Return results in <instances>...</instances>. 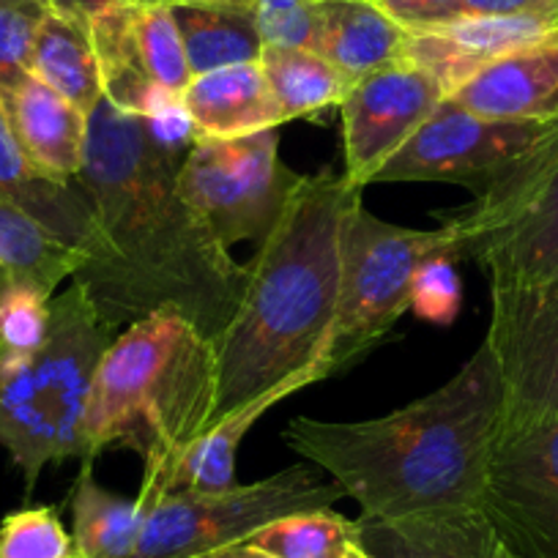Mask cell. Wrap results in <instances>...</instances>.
<instances>
[{
	"label": "cell",
	"mask_w": 558,
	"mask_h": 558,
	"mask_svg": "<svg viewBox=\"0 0 558 558\" xmlns=\"http://www.w3.org/2000/svg\"><path fill=\"white\" fill-rule=\"evenodd\" d=\"M83 263V250L58 239L14 203L0 201V296L20 286L56 296Z\"/></svg>",
	"instance_id": "cb8c5ba5"
},
{
	"label": "cell",
	"mask_w": 558,
	"mask_h": 558,
	"mask_svg": "<svg viewBox=\"0 0 558 558\" xmlns=\"http://www.w3.org/2000/svg\"><path fill=\"white\" fill-rule=\"evenodd\" d=\"M460 17H536L558 23V0H463Z\"/></svg>",
	"instance_id": "e575fe53"
},
{
	"label": "cell",
	"mask_w": 558,
	"mask_h": 558,
	"mask_svg": "<svg viewBox=\"0 0 558 558\" xmlns=\"http://www.w3.org/2000/svg\"><path fill=\"white\" fill-rule=\"evenodd\" d=\"M320 378H326L324 369H304V373L282 380L271 391L255 397V400L241 405L235 413L225 416L222 422H217L211 430L203 433L201 438H195L181 452V458L175 460L168 480H165L162 496H170V493H217L239 485L235 482V454H239L241 441L252 430V425L263 413L271 411L277 402L307 389V386H313Z\"/></svg>",
	"instance_id": "7402d4cb"
},
{
	"label": "cell",
	"mask_w": 558,
	"mask_h": 558,
	"mask_svg": "<svg viewBox=\"0 0 558 558\" xmlns=\"http://www.w3.org/2000/svg\"><path fill=\"white\" fill-rule=\"evenodd\" d=\"M217 364L206 335L159 310L126 326L101 356L85 416L88 458L126 447L143 460L137 501L162 496L175 460L211 427Z\"/></svg>",
	"instance_id": "277c9868"
},
{
	"label": "cell",
	"mask_w": 558,
	"mask_h": 558,
	"mask_svg": "<svg viewBox=\"0 0 558 558\" xmlns=\"http://www.w3.org/2000/svg\"><path fill=\"white\" fill-rule=\"evenodd\" d=\"M444 228L454 260L480 263L490 286L558 277V132Z\"/></svg>",
	"instance_id": "52a82bcc"
},
{
	"label": "cell",
	"mask_w": 558,
	"mask_h": 558,
	"mask_svg": "<svg viewBox=\"0 0 558 558\" xmlns=\"http://www.w3.org/2000/svg\"><path fill=\"white\" fill-rule=\"evenodd\" d=\"M558 132V121H507L465 110L447 99L380 168L375 184L444 181L485 195L501 175Z\"/></svg>",
	"instance_id": "30bf717a"
},
{
	"label": "cell",
	"mask_w": 558,
	"mask_h": 558,
	"mask_svg": "<svg viewBox=\"0 0 558 558\" xmlns=\"http://www.w3.org/2000/svg\"><path fill=\"white\" fill-rule=\"evenodd\" d=\"M345 493L310 465H291L252 485L217 493H170L143 507L132 558H203L246 542L266 525L326 509Z\"/></svg>",
	"instance_id": "ba28073f"
},
{
	"label": "cell",
	"mask_w": 558,
	"mask_h": 558,
	"mask_svg": "<svg viewBox=\"0 0 558 558\" xmlns=\"http://www.w3.org/2000/svg\"><path fill=\"white\" fill-rule=\"evenodd\" d=\"M170 12L192 77L235 63L260 61L263 41L250 0H175Z\"/></svg>",
	"instance_id": "603a6c76"
},
{
	"label": "cell",
	"mask_w": 558,
	"mask_h": 558,
	"mask_svg": "<svg viewBox=\"0 0 558 558\" xmlns=\"http://www.w3.org/2000/svg\"><path fill=\"white\" fill-rule=\"evenodd\" d=\"M362 192L342 173L304 175L279 222L244 263V296L230 324L211 337V427L304 369L326 373L340 304L342 228Z\"/></svg>",
	"instance_id": "3957f363"
},
{
	"label": "cell",
	"mask_w": 558,
	"mask_h": 558,
	"mask_svg": "<svg viewBox=\"0 0 558 558\" xmlns=\"http://www.w3.org/2000/svg\"><path fill=\"white\" fill-rule=\"evenodd\" d=\"M52 9H61V12L80 14V17H94L96 12L107 7H116V3H175V0H50Z\"/></svg>",
	"instance_id": "d590c367"
},
{
	"label": "cell",
	"mask_w": 558,
	"mask_h": 558,
	"mask_svg": "<svg viewBox=\"0 0 558 558\" xmlns=\"http://www.w3.org/2000/svg\"><path fill=\"white\" fill-rule=\"evenodd\" d=\"M449 99L476 116L558 121V31L482 66Z\"/></svg>",
	"instance_id": "2e32d148"
},
{
	"label": "cell",
	"mask_w": 558,
	"mask_h": 558,
	"mask_svg": "<svg viewBox=\"0 0 558 558\" xmlns=\"http://www.w3.org/2000/svg\"><path fill=\"white\" fill-rule=\"evenodd\" d=\"M88 23L101 90L116 110L146 118L179 105L192 69L170 3H116Z\"/></svg>",
	"instance_id": "8fae6325"
},
{
	"label": "cell",
	"mask_w": 558,
	"mask_h": 558,
	"mask_svg": "<svg viewBox=\"0 0 558 558\" xmlns=\"http://www.w3.org/2000/svg\"><path fill=\"white\" fill-rule=\"evenodd\" d=\"M195 137L181 101L143 118L101 96L88 112L77 181L96 235L72 279L112 329L173 310L211 340L244 296L246 268L179 190V168Z\"/></svg>",
	"instance_id": "6da1fadb"
},
{
	"label": "cell",
	"mask_w": 558,
	"mask_h": 558,
	"mask_svg": "<svg viewBox=\"0 0 558 558\" xmlns=\"http://www.w3.org/2000/svg\"><path fill=\"white\" fill-rule=\"evenodd\" d=\"M257 63L286 121L337 110L351 85L326 58L302 47H263Z\"/></svg>",
	"instance_id": "4316f807"
},
{
	"label": "cell",
	"mask_w": 558,
	"mask_h": 558,
	"mask_svg": "<svg viewBox=\"0 0 558 558\" xmlns=\"http://www.w3.org/2000/svg\"><path fill=\"white\" fill-rule=\"evenodd\" d=\"M359 542L375 558H523L482 507L402 520L359 518Z\"/></svg>",
	"instance_id": "9a60e30c"
},
{
	"label": "cell",
	"mask_w": 558,
	"mask_h": 558,
	"mask_svg": "<svg viewBox=\"0 0 558 558\" xmlns=\"http://www.w3.org/2000/svg\"><path fill=\"white\" fill-rule=\"evenodd\" d=\"M463 302L458 260L438 255L418 266L411 288V310L427 324L447 326L458 318Z\"/></svg>",
	"instance_id": "d6a6232c"
},
{
	"label": "cell",
	"mask_w": 558,
	"mask_h": 558,
	"mask_svg": "<svg viewBox=\"0 0 558 558\" xmlns=\"http://www.w3.org/2000/svg\"><path fill=\"white\" fill-rule=\"evenodd\" d=\"M181 110L186 112L197 137H246L288 123L257 61L192 77L181 94Z\"/></svg>",
	"instance_id": "d6986e66"
},
{
	"label": "cell",
	"mask_w": 558,
	"mask_h": 558,
	"mask_svg": "<svg viewBox=\"0 0 558 558\" xmlns=\"http://www.w3.org/2000/svg\"><path fill=\"white\" fill-rule=\"evenodd\" d=\"M246 545L274 558H345L359 545V520L335 509H310L266 525Z\"/></svg>",
	"instance_id": "83f0119b"
},
{
	"label": "cell",
	"mask_w": 558,
	"mask_h": 558,
	"mask_svg": "<svg viewBox=\"0 0 558 558\" xmlns=\"http://www.w3.org/2000/svg\"><path fill=\"white\" fill-rule=\"evenodd\" d=\"M77 558H132L143 529L137 498L118 496L94 480V460H85L69 493Z\"/></svg>",
	"instance_id": "484cf974"
},
{
	"label": "cell",
	"mask_w": 558,
	"mask_h": 558,
	"mask_svg": "<svg viewBox=\"0 0 558 558\" xmlns=\"http://www.w3.org/2000/svg\"><path fill=\"white\" fill-rule=\"evenodd\" d=\"M391 20L405 31H430L460 20V3L463 0H375Z\"/></svg>",
	"instance_id": "836d02e7"
},
{
	"label": "cell",
	"mask_w": 558,
	"mask_h": 558,
	"mask_svg": "<svg viewBox=\"0 0 558 558\" xmlns=\"http://www.w3.org/2000/svg\"><path fill=\"white\" fill-rule=\"evenodd\" d=\"M558 23L536 17H460L408 39L405 58L418 63L452 94L496 58L545 39Z\"/></svg>",
	"instance_id": "e0dca14e"
},
{
	"label": "cell",
	"mask_w": 558,
	"mask_h": 558,
	"mask_svg": "<svg viewBox=\"0 0 558 558\" xmlns=\"http://www.w3.org/2000/svg\"><path fill=\"white\" fill-rule=\"evenodd\" d=\"M482 509L523 558H558V416L498 430Z\"/></svg>",
	"instance_id": "4fadbf2b"
},
{
	"label": "cell",
	"mask_w": 558,
	"mask_h": 558,
	"mask_svg": "<svg viewBox=\"0 0 558 558\" xmlns=\"http://www.w3.org/2000/svg\"><path fill=\"white\" fill-rule=\"evenodd\" d=\"M203 558H274V556H268V553H263V550H257V547L241 542V545L225 547V550H217V553H211V556H203Z\"/></svg>",
	"instance_id": "8d00e7d4"
},
{
	"label": "cell",
	"mask_w": 558,
	"mask_h": 558,
	"mask_svg": "<svg viewBox=\"0 0 558 558\" xmlns=\"http://www.w3.org/2000/svg\"><path fill=\"white\" fill-rule=\"evenodd\" d=\"M50 9V0H0V90L31 77L36 36Z\"/></svg>",
	"instance_id": "f546056e"
},
{
	"label": "cell",
	"mask_w": 558,
	"mask_h": 558,
	"mask_svg": "<svg viewBox=\"0 0 558 558\" xmlns=\"http://www.w3.org/2000/svg\"><path fill=\"white\" fill-rule=\"evenodd\" d=\"M50 293L20 286L0 296V351L28 356L50 331Z\"/></svg>",
	"instance_id": "4dcf8cb0"
},
{
	"label": "cell",
	"mask_w": 558,
	"mask_h": 558,
	"mask_svg": "<svg viewBox=\"0 0 558 558\" xmlns=\"http://www.w3.org/2000/svg\"><path fill=\"white\" fill-rule=\"evenodd\" d=\"M263 47L313 50L320 0H250Z\"/></svg>",
	"instance_id": "1f68e13d"
},
{
	"label": "cell",
	"mask_w": 558,
	"mask_h": 558,
	"mask_svg": "<svg viewBox=\"0 0 558 558\" xmlns=\"http://www.w3.org/2000/svg\"><path fill=\"white\" fill-rule=\"evenodd\" d=\"M452 255L447 228L411 230L384 222L353 203L342 228L340 304L331 331L326 373L353 367L367 356L397 320L411 310V288L418 266L430 257Z\"/></svg>",
	"instance_id": "8992f818"
},
{
	"label": "cell",
	"mask_w": 558,
	"mask_h": 558,
	"mask_svg": "<svg viewBox=\"0 0 558 558\" xmlns=\"http://www.w3.org/2000/svg\"><path fill=\"white\" fill-rule=\"evenodd\" d=\"M485 345L501 380V430L558 416V277L490 286Z\"/></svg>",
	"instance_id": "7c38bea8"
},
{
	"label": "cell",
	"mask_w": 558,
	"mask_h": 558,
	"mask_svg": "<svg viewBox=\"0 0 558 558\" xmlns=\"http://www.w3.org/2000/svg\"><path fill=\"white\" fill-rule=\"evenodd\" d=\"M447 88L418 63L402 61L353 80L340 101L345 175L367 190L386 162L447 99Z\"/></svg>",
	"instance_id": "5bb4252c"
},
{
	"label": "cell",
	"mask_w": 558,
	"mask_h": 558,
	"mask_svg": "<svg viewBox=\"0 0 558 558\" xmlns=\"http://www.w3.org/2000/svg\"><path fill=\"white\" fill-rule=\"evenodd\" d=\"M304 175L279 157V129L246 137H195L179 168V190L225 246L260 244Z\"/></svg>",
	"instance_id": "9c48e42d"
},
{
	"label": "cell",
	"mask_w": 558,
	"mask_h": 558,
	"mask_svg": "<svg viewBox=\"0 0 558 558\" xmlns=\"http://www.w3.org/2000/svg\"><path fill=\"white\" fill-rule=\"evenodd\" d=\"M31 77L50 85L83 112L99 105L105 90L88 17L50 9L36 36Z\"/></svg>",
	"instance_id": "d4e9b609"
},
{
	"label": "cell",
	"mask_w": 558,
	"mask_h": 558,
	"mask_svg": "<svg viewBox=\"0 0 558 558\" xmlns=\"http://www.w3.org/2000/svg\"><path fill=\"white\" fill-rule=\"evenodd\" d=\"M0 558H77L58 507H23L0 520Z\"/></svg>",
	"instance_id": "f1b7e54d"
},
{
	"label": "cell",
	"mask_w": 558,
	"mask_h": 558,
	"mask_svg": "<svg viewBox=\"0 0 558 558\" xmlns=\"http://www.w3.org/2000/svg\"><path fill=\"white\" fill-rule=\"evenodd\" d=\"M411 31L391 20L375 0H320L313 52L345 80H359L402 61Z\"/></svg>",
	"instance_id": "ffe728a7"
},
{
	"label": "cell",
	"mask_w": 558,
	"mask_h": 558,
	"mask_svg": "<svg viewBox=\"0 0 558 558\" xmlns=\"http://www.w3.org/2000/svg\"><path fill=\"white\" fill-rule=\"evenodd\" d=\"M0 201L14 203L66 244L88 252L96 225L80 181H56L41 175L20 151L0 105Z\"/></svg>",
	"instance_id": "44dd1931"
},
{
	"label": "cell",
	"mask_w": 558,
	"mask_h": 558,
	"mask_svg": "<svg viewBox=\"0 0 558 558\" xmlns=\"http://www.w3.org/2000/svg\"><path fill=\"white\" fill-rule=\"evenodd\" d=\"M0 105L20 151L41 175L77 181L88 146V112L36 77L0 90Z\"/></svg>",
	"instance_id": "ac0fdd59"
},
{
	"label": "cell",
	"mask_w": 558,
	"mask_h": 558,
	"mask_svg": "<svg viewBox=\"0 0 558 558\" xmlns=\"http://www.w3.org/2000/svg\"><path fill=\"white\" fill-rule=\"evenodd\" d=\"M116 329L101 320L88 291L69 279L50 302V331L28 356L0 351V449L34 493L50 463L90 460L85 441L90 391Z\"/></svg>",
	"instance_id": "5b68a950"
},
{
	"label": "cell",
	"mask_w": 558,
	"mask_h": 558,
	"mask_svg": "<svg viewBox=\"0 0 558 558\" xmlns=\"http://www.w3.org/2000/svg\"><path fill=\"white\" fill-rule=\"evenodd\" d=\"M504 395L490 348L430 395L364 422L296 416L286 444L318 465L367 520L482 507Z\"/></svg>",
	"instance_id": "7a4b0ae2"
},
{
	"label": "cell",
	"mask_w": 558,
	"mask_h": 558,
	"mask_svg": "<svg viewBox=\"0 0 558 558\" xmlns=\"http://www.w3.org/2000/svg\"><path fill=\"white\" fill-rule=\"evenodd\" d=\"M345 558H375V556H373V553H367V550H364V547H362V542H359V545L353 547V550L348 553Z\"/></svg>",
	"instance_id": "74e56055"
}]
</instances>
